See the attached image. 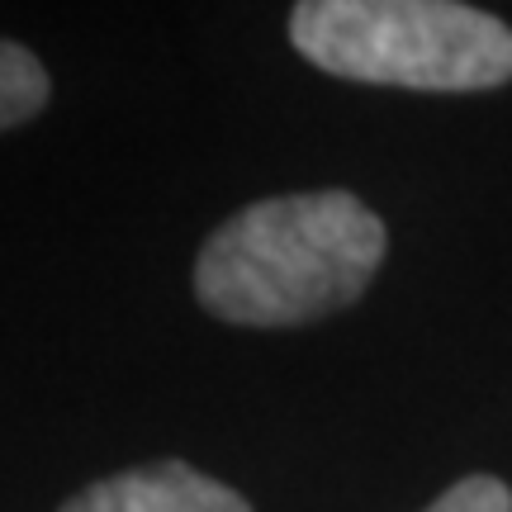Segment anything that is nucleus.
<instances>
[{"label":"nucleus","instance_id":"5","mask_svg":"<svg viewBox=\"0 0 512 512\" xmlns=\"http://www.w3.org/2000/svg\"><path fill=\"white\" fill-rule=\"evenodd\" d=\"M427 512H512V489L494 475H465Z\"/></svg>","mask_w":512,"mask_h":512},{"label":"nucleus","instance_id":"4","mask_svg":"<svg viewBox=\"0 0 512 512\" xmlns=\"http://www.w3.org/2000/svg\"><path fill=\"white\" fill-rule=\"evenodd\" d=\"M48 105V72L29 48L0 38V133L34 119Z\"/></svg>","mask_w":512,"mask_h":512},{"label":"nucleus","instance_id":"2","mask_svg":"<svg viewBox=\"0 0 512 512\" xmlns=\"http://www.w3.org/2000/svg\"><path fill=\"white\" fill-rule=\"evenodd\" d=\"M290 43L318 72L403 91H494L512 81V29L456 0H304Z\"/></svg>","mask_w":512,"mask_h":512},{"label":"nucleus","instance_id":"3","mask_svg":"<svg viewBox=\"0 0 512 512\" xmlns=\"http://www.w3.org/2000/svg\"><path fill=\"white\" fill-rule=\"evenodd\" d=\"M57 512H252V503L185 460H157L100 479Z\"/></svg>","mask_w":512,"mask_h":512},{"label":"nucleus","instance_id":"1","mask_svg":"<svg viewBox=\"0 0 512 512\" xmlns=\"http://www.w3.org/2000/svg\"><path fill=\"white\" fill-rule=\"evenodd\" d=\"M384 261V223L347 190L238 209L195 261V294L238 328H299L361 299Z\"/></svg>","mask_w":512,"mask_h":512}]
</instances>
